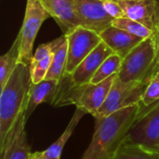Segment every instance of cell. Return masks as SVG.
<instances>
[{
  "mask_svg": "<svg viewBox=\"0 0 159 159\" xmlns=\"http://www.w3.org/2000/svg\"><path fill=\"white\" fill-rule=\"evenodd\" d=\"M68 42L65 74H72L82 61L102 42L100 34L79 26L64 34Z\"/></svg>",
  "mask_w": 159,
  "mask_h": 159,
  "instance_id": "cell-7",
  "label": "cell"
},
{
  "mask_svg": "<svg viewBox=\"0 0 159 159\" xmlns=\"http://www.w3.org/2000/svg\"><path fill=\"white\" fill-rule=\"evenodd\" d=\"M59 87L60 80L56 79H45L37 84L33 83L31 85L25 109L26 122L39 104L44 102L51 105L55 104L59 93Z\"/></svg>",
  "mask_w": 159,
  "mask_h": 159,
  "instance_id": "cell-13",
  "label": "cell"
},
{
  "mask_svg": "<svg viewBox=\"0 0 159 159\" xmlns=\"http://www.w3.org/2000/svg\"><path fill=\"white\" fill-rule=\"evenodd\" d=\"M159 101V81L152 80L145 89L141 103L144 106H149Z\"/></svg>",
  "mask_w": 159,
  "mask_h": 159,
  "instance_id": "cell-22",
  "label": "cell"
},
{
  "mask_svg": "<svg viewBox=\"0 0 159 159\" xmlns=\"http://www.w3.org/2000/svg\"><path fill=\"white\" fill-rule=\"evenodd\" d=\"M125 143L159 152V101L149 106L142 104L139 116Z\"/></svg>",
  "mask_w": 159,
  "mask_h": 159,
  "instance_id": "cell-4",
  "label": "cell"
},
{
  "mask_svg": "<svg viewBox=\"0 0 159 159\" xmlns=\"http://www.w3.org/2000/svg\"><path fill=\"white\" fill-rule=\"evenodd\" d=\"M114 54L113 50L104 43L101 42L76 67V69L69 75L75 86H83L89 84L98 71L102 63Z\"/></svg>",
  "mask_w": 159,
  "mask_h": 159,
  "instance_id": "cell-11",
  "label": "cell"
},
{
  "mask_svg": "<svg viewBox=\"0 0 159 159\" xmlns=\"http://www.w3.org/2000/svg\"><path fill=\"white\" fill-rule=\"evenodd\" d=\"M52 58H53V52L42 60L36 61H31L30 63L31 77H32V82L34 84H37L45 80L48 73V70L50 68Z\"/></svg>",
  "mask_w": 159,
  "mask_h": 159,
  "instance_id": "cell-21",
  "label": "cell"
},
{
  "mask_svg": "<svg viewBox=\"0 0 159 159\" xmlns=\"http://www.w3.org/2000/svg\"><path fill=\"white\" fill-rule=\"evenodd\" d=\"M141 108L140 102L122 108L109 116L95 118L94 134L82 159L114 158L125 143Z\"/></svg>",
  "mask_w": 159,
  "mask_h": 159,
  "instance_id": "cell-1",
  "label": "cell"
},
{
  "mask_svg": "<svg viewBox=\"0 0 159 159\" xmlns=\"http://www.w3.org/2000/svg\"><path fill=\"white\" fill-rule=\"evenodd\" d=\"M152 80H157V81H159V60L157 61L155 68H154V71H153V74H152Z\"/></svg>",
  "mask_w": 159,
  "mask_h": 159,
  "instance_id": "cell-25",
  "label": "cell"
},
{
  "mask_svg": "<svg viewBox=\"0 0 159 159\" xmlns=\"http://www.w3.org/2000/svg\"><path fill=\"white\" fill-rule=\"evenodd\" d=\"M149 83L123 82L116 75L109 94L94 118L109 116L122 108L140 103Z\"/></svg>",
  "mask_w": 159,
  "mask_h": 159,
  "instance_id": "cell-6",
  "label": "cell"
},
{
  "mask_svg": "<svg viewBox=\"0 0 159 159\" xmlns=\"http://www.w3.org/2000/svg\"><path fill=\"white\" fill-rule=\"evenodd\" d=\"M112 25H114L117 28L123 29V30L127 31L128 33H129L133 35H136L138 37H141L143 39L156 35L154 34V32L152 30H150L148 27H146L143 23H141L137 20H134L132 19H129L128 17L115 19Z\"/></svg>",
  "mask_w": 159,
  "mask_h": 159,
  "instance_id": "cell-19",
  "label": "cell"
},
{
  "mask_svg": "<svg viewBox=\"0 0 159 159\" xmlns=\"http://www.w3.org/2000/svg\"><path fill=\"white\" fill-rule=\"evenodd\" d=\"M76 15L85 28L102 33L111 26L114 18L105 10L102 0H72Z\"/></svg>",
  "mask_w": 159,
  "mask_h": 159,
  "instance_id": "cell-8",
  "label": "cell"
},
{
  "mask_svg": "<svg viewBox=\"0 0 159 159\" xmlns=\"http://www.w3.org/2000/svg\"><path fill=\"white\" fill-rule=\"evenodd\" d=\"M157 41H158V45H159V32H158V34H157Z\"/></svg>",
  "mask_w": 159,
  "mask_h": 159,
  "instance_id": "cell-26",
  "label": "cell"
},
{
  "mask_svg": "<svg viewBox=\"0 0 159 159\" xmlns=\"http://www.w3.org/2000/svg\"><path fill=\"white\" fill-rule=\"evenodd\" d=\"M100 35L102 42H104L115 54L119 55L121 58H125L132 48L143 40L114 25L104 29L100 33Z\"/></svg>",
  "mask_w": 159,
  "mask_h": 159,
  "instance_id": "cell-14",
  "label": "cell"
},
{
  "mask_svg": "<svg viewBox=\"0 0 159 159\" xmlns=\"http://www.w3.org/2000/svg\"><path fill=\"white\" fill-rule=\"evenodd\" d=\"M25 113L15 121L4 143L0 145L1 159H30L31 147L25 131Z\"/></svg>",
  "mask_w": 159,
  "mask_h": 159,
  "instance_id": "cell-9",
  "label": "cell"
},
{
  "mask_svg": "<svg viewBox=\"0 0 159 159\" xmlns=\"http://www.w3.org/2000/svg\"><path fill=\"white\" fill-rule=\"evenodd\" d=\"M122 60H123V58H121L117 54L114 53V54L110 55L99 67L98 71L96 72V74L93 76L90 83L97 84L114 75H116L119 71Z\"/></svg>",
  "mask_w": 159,
  "mask_h": 159,
  "instance_id": "cell-20",
  "label": "cell"
},
{
  "mask_svg": "<svg viewBox=\"0 0 159 159\" xmlns=\"http://www.w3.org/2000/svg\"><path fill=\"white\" fill-rule=\"evenodd\" d=\"M50 42L52 46L53 58H52L50 68L45 79L60 80L66 73L65 70H66V62H67L68 42L64 34Z\"/></svg>",
  "mask_w": 159,
  "mask_h": 159,
  "instance_id": "cell-15",
  "label": "cell"
},
{
  "mask_svg": "<svg viewBox=\"0 0 159 159\" xmlns=\"http://www.w3.org/2000/svg\"><path fill=\"white\" fill-rule=\"evenodd\" d=\"M32 77L30 64L19 62L0 94V145L17 118L25 113Z\"/></svg>",
  "mask_w": 159,
  "mask_h": 159,
  "instance_id": "cell-2",
  "label": "cell"
},
{
  "mask_svg": "<svg viewBox=\"0 0 159 159\" xmlns=\"http://www.w3.org/2000/svg\"><path fill=\"white\" fill-rule=\"evenodd\" d=\"M20 36L18 34L10 48L0 57V89H2L9 76L20 62Z\"/></svg>",
  "mask_w": 159,
  "mask_h": 159,
  "instance_id": "cell-16",
  "label": "cell"
},
{
  "mask_svg": "<svg viewBox=\"0 0 159 159\" xmlns=\"http://www.w3.org/2000/svg\"><path fill=\"white\" fill-rule=\"evenodd\" d=\"M30 159H54L51 158L50 157H48L45 151L43 152H35V153H33L31 155V157Z\"/></svg>",
  "mask_w": 159,
  "mask_h": 159,
  "instance_id": "cell-24",
  "label": "cell"
},
{
  "mask_svg": "<svg viewBox=\"0 0 159 159\" xmlns=\"http://www.w3.org/2000/svg\"><path fill=\"white\" fill-rule=\"evenodd\" d=\"M86 114L87 113L84 110L80 109V108L75 109V112L73 115V116H72L70 122L68 123V125H67L65 130L63 131V133L47 150H45L46 154L48 157H50L51 158L54 159H61V156L62 150L64 148V145L66 144L69 138L72 136V134L75 131V129L76 126L78 125L79 121L83 118V116Z\"/></svg>",
  "mask_w": 159,
  "mask_h": 159,
  "instance_id": "cell-17",
  "label": "cell"
},
{
  "mask_svg": "<svg viewBox=\"0 0 159 159\" xmlns=\"http://www.w3.org/2000/svg\"><path fill=\"white\" fill-rule=\"evenodd\" d=\"M120 5L125 16L137 20L157 35L159 32V0H114Z\"/></svg>",
  "mask_w": 159,
  "mask_h": 159,
  "instance_id": "cell-10",
  "label": "cell"
},
{
  "mask_svg": "<svg viewBox=\"0 0 159 159\" xmlns=\"http://www.w3.org/2000/svg\"><path fill=\"white\" fill-rule=\"evenodd\" d=\"M50 17L41 0H27L24 20L19 33L20 36V62L30 64L33 59V47L42 23Z\"/></svg>",
  "mask_w": 159,
  "mask_h": 159,
  "instance_id": "cell-5",
  "label": "cell"
},
{
  "mask_svg": "<svg viewBox=\"0 0 159 159\" xmlns=\"http://www.w3.org/2000/svg\"><path fill=\"white\" fill-rule=\"evenodd\" d=\"M113 159H159V152L125 143Z\"/></svg>",
  "mask_w": 159,
  "mask_h": 159,
  "instance_id": "cell-18",
  "label": "cell"
},
{
  "mask_svg": "<svg viewBox=\"0 0 159 159\" xmlns=\"http://www.w3.org/2000/svg\"><path fill=\"white\" fill-rule=\"evenodd\" d=\"M50 17L57 22L63 34L82 26L72 0H41Z\"/></svg>",
  "mask_w": 159,
  "mask_h": 159,
  "instance_id": "cell-12",
  "label": "cell"
},
{
  "mask_svg": "<svg viewBox=\"0 0 159 159\" xmlns=\"http://www.w3.org/2000/svg\"><path fill=\"white\" fill-rule=\"evenodd\" d=\"M158 60V41L157 35H153L142 40L123 58L116 75L123 82L150 83Z\"/></svg>",
  "mask_w": 159,
  "mask_h": 159,
  "instance_id": "cell-3",
  "label": "cell"
},
{
  "mask_svg": "<svg viewBox=\"0 0 159 159\" xmlns=\"http://www.w3.org/2000/svg\"><path fill=\"white\" fill-rule=\"evenodd\" d=\"M102 1L103 3V7L106 10V12L114 19L126 17L122 7L116 1H114V0H102Z\"/></svg>",
  "mask_w": 159,
  "mask_h": 159,
  "instance_id": "cell-23",
  "label": "cell"
}]
</instances>
